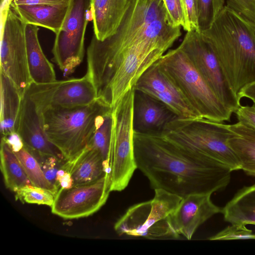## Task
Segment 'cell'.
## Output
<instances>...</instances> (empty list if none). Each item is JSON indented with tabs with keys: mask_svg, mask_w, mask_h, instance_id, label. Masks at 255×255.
Masks as SVG:
<instances>
[{
	"mask_svg": "<svg viewBox=\"0 0 255 255\" xmlns=\"http://www.w3.org/2000/svg\"><path fill=\"white\" fill-rule=\"evenodd\" d=\"M133 147L137 168L151 187L182 198L208 194L225 188L232 171L204 155L179 146L156 132L134 130Z\"/></svg>",
	"mask_w": 255,
	"mask_h": 255,
	"instance_id": "cell-1",
	"label": "cell"
},
{
	"mask_svg": "<svg viewBox=\"0 0 255 255\" xmlns=\"http://www.w3.org/2000/svg\"><path fill=\"white\" fill-rule=\"evenodd\" d=\"M200 33L238 97L244 87L255 82V26L224 5L210 27Z\"/></svg>",
	"mask_w": 255,
	"mask_h": 255,
	"instance_id": "cell-2",
	"label": "cell"
},
{
	"mask_svg": "<svg viewBox=\"0 0 255 255\" xmlns=\"http://www.w3.org/2000/svg\"><path fill=\"white\" fill-rule=\"evenodd\" d=\"M181 35L180 26L168 21L160 0H128V5L117 32L103 41L93 34L87 51L88 64L110 60L132 45L147 40L171 39Z\"/></svg>",
	"mask_w": 255,
	"mask_h": 255,
	"instance_id": "cell-3",
	"label": "cell"
},
{
	"mask_svg": "<svg viewBox=\"0 0 255 255\" xmlns=\"http://www.w3.org/2000/svg\"><path fill=\"white\" fill-rule=\"evenodd\" d=\"M169 48L161 41H144L131 46L98 68L91 77L97 99L113 109L134 87L146 70Z\"/></svg>",
	"mask_w": 255,
	"mask_h": 255,
	"instance_id": "cell-4",
	"label": "cell"
},
{
	"mask_svg": "<svg viewBox=\"0 0 255 255\" xmlns=\"http://www.w3.org/2000/svg\"><path fill=\"white\" fill-rule=\"evenodd\" d=\"M111 109L97 99L85 106L49 108L39 113L47 138L65 161H71L88 146L104 115Z\"/></svg>",
	"mask_w": 255,
	"mask_h": 255,
	"instance_id": "cell-5",
	"label": "cell"
},
{
	"mask_svg": "<svg viewBox=\"0 0 255 255\" xmlns=\"http://www.w3.org/2000/svg\"><path fill=\"white\" fill-rule=\"evenodd\" d=\"M172 143L212 159L232 171L241 169V163L230 147L232 132L229 124L203 118H174L160 132Z\"/></svg>",
	"mask_w": 255,
	"mask_h": 255,
	"instance_id": "cell-6",
	"label": "cell"
},
{
	"mask_svg": "<svg viewBox=\"0 0 255 255\" xmlns=\"http://www.w3.org/2000/svg\"><path fill=\"white\" fill-rule=\"evenodd\" d=\"M200 118L230 122L233 114L220 102L179 45L156 61Z\"/></svg>",
	"mask_w": 255,
	"mask_h": 255,
	"instance_id": "cell-7",
	"label": "cell"
},
{
	"mask_svg": "<svg viewBox=\"0 0 255 255\" xmlns=\"http://www.w3.org/2000/svg\"><path fill=\"white\" fill-rule=\"evenodd\" d=\"M151 200L130 207L114 225L119 235L150 239H177L168 218L179 205L182 197L162 189H154Z\"/></svg>",
	"mask_w": 255,
	"mask_h": 255,
	"instance_id": "cell-8",
	"label": "cell"
},
{
	"mask_svg": "<svg viewBox=\"0 0 255 255\" xmlns=\"http://www.w3.org/2000/svg\"><path fill=\"white\" fill-rule=\"evenodd\" d=\"M134 87L112 109L110 151V191H122L128 185L137 166L133 147Z\"/></svg>",
	"mask_w": 255,
	"mask_h": 255,
	"instance_id": "cell-9",
	"label": "cell"
},
{
	"mask_svg": "<svg viewBox=\"0 0 255 255\" xmlns=\"http://www.w3.org/2000/svg\"><path fill=\"white\" fill-rule=\"evenodd\" d=\"M0 16V72L13 82L23 96L32 82L27 64L26 24L11 6L6 14Z\"/></svg>",
	"mask_w": 255,
	"mask_h": 255,
	"instance_id": "cell-10",
	"label": "cell"
},
{
	"mask_svg": "<svg viewBox=\"0 0 255 255\" xmlns=\"http://www.w3.org/2000/svg\"><path fill=\"white\" fill-rule=\"evenodd\" d=\"M91 0H71L63 24L55 34L53 60L64 73L70 74L83 61L85 35L89 20Z\"/></svg>",
	"mask_w": 255,
	"mask_h": 255,
	"instance_id": "cell-11",
	"label": "cell"
},
{
	"mask_svg": "<svg viewBox=\"0 0 255 255\" xmlns=\"http://www.w3.org/2000/svg\"><path fill=\"white\" fill-rule=\"evenodd\" d=\"M179 45L220 102L235 113L241 100L230 89L215 55L200 32H187Z\"/></svg>",
	"mask_w": 255,
	"mask_h": 255,
	"instance_id": "cell-12",
	"label": "cell"
},
{
	"mask_svg": "<svg viewBox=\"0 0 255 255\" xmlns=\"http://www.w3.org/2000/svg\"><path fill=\"white\" fill-rule=\"evenodd\" d=\"M25 92L39 112L49 108H70L88 105L97 100L95 87L85 75L80 78L35 84Z\"/></svg>",
	"mask_w": 255,
	"mask_h": 255,
	"instance_id": "cell-13",
	"label": "cell"
},
{
	"mask_svg": "<svg viewBox=\"0 0 255 255\" xmlns=\"http://www.w3.org/2000/svg\"><path fill=\"white\" fill-rule=\"evenodd\" d=\"M110 177L69 189L60 188L51 206V212L65 219L88 217L106 203L110 193Z\"/></svg>",
	"mask_w": 255,
	"mask_h": 255,
	"instance_id": "cell-14",
	"label": "cell"
},
{
	"mask_svg": "<svg viewBox=\"0 0 255 255\" xmlns=\"http://www.w3.org/2000/svg\"><path fill=\"white\" fill-rule=\"evenodd\" d=\"M211 194H195L183 197L177 209L168 218L178 235L190 240L197 228L222 209L213 203Z\"/></svg>",
	"mask_w": 255,
	"mask_h": 255,
	"instance_id": "cell-15",
	"label": "cell"
},
{
	"mask_svg": "<svg viewBox=\"0 0 255 255\" xmlns=\"http://www.w3.org/2000/svg\"><path fill=\"white\" fill-rule=\"evenodd\" d=\"M16 132L27 149L65 161L61 152L47 138L42 127L41 114L26 92L22 97Z\"/></svg>",
	"mask_w": 255,
	"mask_h": 255,
	"instance_id": "cell-16",
	"label": "cell"
},
{
	"mask_svg": "<svg viewBox=\"0 0 255 255\" xmlns=\"http://www.w3.org/2000/svg\"><path fill=\"white\" fill-rule=\"evenodd\" d=\"M176 117L161 102L143 92L135 91L134 130L141 132H160L169 121Z\"/></svg>",
	"mask_w": 255,
	"mask_h": 255,
	"instance_id": "cell-17",
	"label": "cell"
},
{
	"mask_svg": "<svg viewBox=\"0 0 255 255\" xmlns=\"http://www.w3.org/2000/svg\"><path fill=\"white\" fill-rule=\"evenodd\" d=\"M128 5V0H91L94 34L103 41L115 34Z\"/></svg>",
	"mask_w": 255,
	"mask_h": 255,
	"instance_id": "cell-18",
	"label": "cell"
},
{
	"mask_svg": "<svg viewBox=\"0 0 255 255\" xmlns=\"http://www.w3.org/2000/svg\"><path fill=\"white\" fill-rule=\"evenodd\" d=\"M70 4L30 5L10 3V6L26 24L41 26L56 34L61 28L66 18Z\"/></svg>",
	"mask_w": 255,
	"mask_h": 255,
	"instance_id": "cell-19",
	"label": "cell"
},
{
	"mask_svg": "<svg viewBox=\"0 0 255 255\" xmlns=\"http://www.w3.org/2000/svg\"><path fill=\"white\" fill-rule=\"evenodd\" d=\"M38 26L26 24L25 37L28 70L32 83L44 84L56 80L52 63L48 60L40 46Z\"/></svg>",
	"mask_w": 255,
	"mask_h": 255,
	"instance_id": "cell-20",
	"label": "cell"
},
{
	"mask_svg": "<svg viewBox=\"0 0 255 255\" xmlns=\"http://www.w3.org/2000/svg\"><path fill=\"white\" fill-rule=\"evenodd\" d=\"M228 144L246 174L255 176V128L242 122L229 125Z\"/></svg>",
	"mask_w": 255,
	"mask_h": 255,
	"instance_id": "cell-21",
	"label": "cell"
},
{
	"mask_svg": "<svg viewBox=\"0 0 255 255\" xmlns=\"http://www.w3.org/2000/svg\"><path fill=\"white\" fill-rule=\"evenodd\" d=\"M0 132L5 136L16 132L23 96L13 82L0 72Z\"/></svg>",
	"mask_w": 255,
	"mask_h": 255,
	"instance_id": "cell-22",
	"label": "cell"
},
{
	"mask_svg": "<svg viewBox=\"0 0 255 255\" xmlns=\"http://www.w3.org/2000/svg\"><path fill=\"white\" fill-rule=\"evenodd\" d=\"M103 162L97 150L87 147L73 160L66 161L61 168L70 173L73 186H77L95 181L107 174Z\"/></svg>",
	"mask_w": 255,
	"mask_h": 255,
	"instance_id": "cell-23",
	"label": "cell"
},
{
	"mask_svg": "<svg viewBox=\"0 0 255 255\" xmlns=\"http://www.w3.org/2000/svg\"><path fill=\"white\" fill-rule=\"evenodd\" d=\"M231 224L255 225V183L240 189L221 210Z\"/></svg>",
	"mask_w": 255,
	"mask_h": 255,
	"instance_id": "cell-24",
	"label": "cell"
},
{
	"mask_svg": "<svg viewBox=\"0 0 255 255\" xmlns=\"http://www.w3.org/2000/svg\"><path fill=\"white\" fill-rule=\"evenodd\" d=\"M0 160L1 172L5 186L7 189L15 192L23 186L32 185L16 154L2 137Z\"/></svg>",
	"mask_w": 255,
	"mask_h": 255,
	"instance_id": "cell-25",
	"label": "cell"
},
{
	"mask_svg": "<svg viewBox=\"0 0 255 255\" xmlns=\"http://www.w3.org/2000/svg\"><path fill=\"white\" fill-rule=\"evenodd\" d=\"M112 109L106 113L88 147L97 150L103 160L106 173L110 176V151L112 131Z\"/></svg>",
	"mask_w": 255,
	"mask_h": 255,
	"instance_id": "cell-26",
	"label": "cell"
},
{
	"mask_svg": "<svg viewBox=\"0 0 255 255\" xmlns=\"http://www.w3.org/2000/svg\"><path fill=\"white\" fill-rule=\"evenodd\" d=\"M33 186L50 190L55 195L58 188L46 177L38 162L24 146L14 152Z\"/></svg>",
	"mask_w": 255,
	"mask_h": 255,
	"instance_id": "cell-27",
	"label": "cell"
},
{
	"mask_svg": "<svg viewBox=\"0 0 255 255\" xmlns=\"http://www.w3.org/2000/svg\"><path fill=\"white\" fill-rule=\"evenodd\" d=\"M15 193V200H19L23 203L45 205L50 207L55 197V194L50 190L32 185L23 186Z\"/></svg>",
	"mask_w": 255,
	"mask_h": 255,
	"instance_id": "cell-28",
	"label": "cell"
},
{
	"mask_svg": "<svg viewBox=\"0 0 255 255\" xmlns=\"http://www.w3.org/2000/svg\"><path fill=\"white\" fill-rule=\"evenodd\" d=\"M27 149L37 160L46 178L59 189L60 187L56 180L57 172L62 168L66 161L53 156L42 154L33 150Z\"/></svg>",
	"mask_w": 255,
	"mask_h": 255,
	"instance_id": "cell-29",
	"label": "cell"
},
{
	"mask_svg": "<svg viewBox=\"0 0 255 255\" xmlns=\"http://www.w3.org/2000/svg\"><path fill=\"white\" fill-rule=\"evenodd\" d=\"M214 236L210 240H234L255 239V234L246 225L241 224H231Z\"/></svg>",
	"mask_w": 255,
	"mask_h": 255,
	"instance_id": "cell-30",
	"label": "cell"
},
{
	"mask_svg": "<svg viewBox=\"0 0 255 255\" xmlns=\"http://www.w3.org/2000/svg\"><path fill=\"white\" fill-rule=\"evenodd\" d=\"M225 5L255 26V0H223Z\"/></svg>",
	"mask_w": 255,
	"mask_h": 255,
	"instance_id": "cell-31",
	"label": "cell"
},
{
	"mask_svg": "<svg viewBox=\"0 0 255 255\" xmlns=\"http://www.w3.org/2000/svg\"><path fill=\"white\" fill-rule=\"evenodd\" d=\"M169 24L177 27L185 25V18L182 0H162Z\"/></svg>",
	"mask_w": 255,
	"mask_h": 255,
	"instance_id": "cell-32",
	"label": "cell"
},
{
	"mask_svg": "<svg viewBox=\"0 0 255 255\" xmlns=\"http://www.w3.org/2000/svg\"><path fill=\"white\" fill-rule=\"evenodd\" d=\"M200 31L210 27L215 19L213 0H195Z\"/></svg>",
	"mask_w": 255,
	"mask_h": 255,
	"instance_id": "cell-33",
	"label": "cell"
},
{
	"mask_svg": "<svg viewBox=\"0 0 255 255\" xmlns=\"http://www.w3.org/2000/svg\"><path fill=\"white\" fill-rule=\"evenodd\" d=\"M184 18L185 25L183 28L187 32H200L197 9L195 0H182Z\"/></svg>",
	"mask_w": 255,
	"mask_h": 255,
	"instance_id": "cell-34",
	"label": "cell"
},
{
	"mask_svg": "<svg viewBox=\"0 0 255 255\" xmlns=\"http://www.w3.org/2000/svg\"><path fill=\"white\" fill-rule=\"evenodd\" d=\"M238 121L255 128V106H240L235 113Z\"/></svg>",
	"mask_w": 255,
	"mask_h": 255,
	"instance_id": "cell-35",
	"label": "cell"
},
{
	"mask_svg": "<svg viewBox=\"0 0 255 255\" xmlns=\"http://www.w3.org/2000/svg\"><path fill=\"white\" fill-rule=\"evenodd\" d=\"M71 0H12L11 3L15 5H60L68 4Z\"/></svg>",
	"mask_w": 255,
	"mask_h": 255,
	"instance_id": "cell-36",
	"label": "cell"
},
{
	"mask_svg": "<svg viewBox=\"0 0 255 255\" xmlns=\"http://www.w3.org/2000/svg\"><path fill=\"white\" fill-rule=\"evenodd\" d=\"M1 137L5 139L14 152L18 151L24 146V143L21 137L16 132Z\"/></svg>",
	"mask_w": 255,
	"mask_h": 255,
	"instance_id": "cell-37",
	"label": "cell"
},
{
	"mask_svg": "<svg viewBox=\"0 0 255 255\" xmlns=\"http://www.w3.org/2000/svg\"><path fill=\"white\" fill-rule=\"evenodd\" d=\"M238 97L240 100L243 98H247L255 104V82L244 87L239 92Z\"/></svg>",
	"mask_w": 255,
	"mask_h": 255,
	"instance_id": "cell-38",
	"label": "cell"
},
{
	"mask_svg": "<svg viewBox=\"0 0 255 255\" xmlns=\"http://www.w3.org/2000/svg\"><path fill=\"white\" fill-rule=\"evenodd\" d=\"M60 188L69 189L73 186V180L69 172L66 171L64 174L57 178Z\"/></svg>",
	"mask_w": 255,
	"mask_h": 255,
	"instance_id": "cell-39",
	"label": "cell"
},
{
	"mask_svg": "<svg viewBox=\"0 0 255 255\" xmlns=\"http://www.w3.org/2000/svg\"><path fill=\"white\" fill-rule=\"evenodd\" d=\"M215 18L225 5L223 0H213Z\"/></svg>",
	"mask_w": 255,
	"mask_h": 255,
	"instance_id": "cell-40",
	"label": "cell"
},
{
	"mask_svg": "<svg viewBox=\"0 0 255 255\" xmlns=\"http://www.w3.org/2000/svg\"><path fill=\"white\" fill-rule=\"evenodd\" d=\"M255 106V104H253Z\"/></svg>",
	"mask_w": 255,
	"mask_h": 255,
	"instance_id": "cell-41",
	"label": "cell"
}]
</instances>
